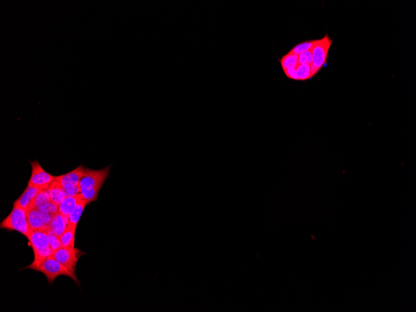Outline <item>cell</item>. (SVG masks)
<instances>
[{"label":"cell","instance_id":"cell-8","mask_svg":"<svg viewBox=\"0 0 416 312\" xmlns=\"http://www.w3.org/2000/svg\"><path fill=\"white\" fill-rule=\"evenodd\" d=\"M41 189L38 187L28 185L25 190L17 201H15L13 206L20 207L28 212L29 209L32 207L36 197Z\"/></svg>","mask_w":416,"mask_h":312},{"label":"cell","instance_id":"cell-11","mask_svg":"<svg viewBox=\"0 0 416 312\" xmlns=\"http://www.w3.org/2000/svg\"><path fill=\"white\" fill-rule=\"evenodd\" d=\"M68 224L69 216L58 212L51 220V229L58 237L61 238Z\"/></svg>","mask_w":416,"mask_h":312},{"label":"cell","instance_id":"cell-10","mask_svg":"<svg viewBox=\"0 0 416 312\" xmlns=\"http://www.w3.org/2000/svg\"><path fill=\"white\" fill-rule=\"evenodd\" d=\"M29 227L32 231H48L51 227L44 222L40 215L39 209L31 207L27 212Z\"/></svg>","mask_w":416,"mask_h":312},{"label":"cell","instance_id":"cell-24","mask_svg":"<svg viewBox=\"0 0 416 312\" xmlns=\"http://www.w3.org/2000/svg\"><path fill=\"white\" fill-rule=\"evenodd\" d=\"M296 68L290 69L287 71H284V73L286 76L295 81V76H296Z\"/></svg>","mask_w":416,"mask_h":312},{"label":"cell","instance_id":"cell-19","mask_svg":"<svg viewBox=\"0 0 416 312\" xmlns=\"http://www.w3.org/2000/svg\"><path fill=\"white\" fill-rule=\"evenodd\" d=\"M50 202H51V200L50 197H49L48 189H41L36 197L32 207L39 208Z\"/></svg>","mask_w":416,"mask_h":312},{"label":"cell","instance_id":"cell-21","mask_svg":"<svg viewBox=\"0 0 416 312\" xmlns=\"http://www.w3.org/2000/svg\"><path fill=\"white\" fill-rule=\"evenodd\" d=\"M47 233L48 234L49 243H50L51 248L53 253L57 249L61 248L62 244L60 238L55 235L51 229H49Z\"/></svg>","mask_w":416,"mask_h":312},{"label":"cell","instance_id":"cell-1","mask_svg":"<svg viewBox=\"0 0 416 312\" xmlns=\"http://www.w3.org/2000/svg\"><path fill=\"white\" fill-rule=\"evenodd\" d=\"M110 170L111 166L99 170L86 168L83 177L79 183V186L80 193L87 203L97 200L98 193L105 182L109 178Z\"/></svg>","mask_w":416,"mask_h":312},{"label":"cell","instance_id":"cell-14","mask_svg":"<svg viewBox=\"0 0 416 312\" xmlns=\"http://www.w3.org/2000/svg\"><path fill=\"white\" fill-rule=\"evenodd\" d=\"M38 209H39L40 215L42 216L44 222L51 227V220H52L54 216L56 214L59 212V206L50 202L40 207Z\"/></svg>","mask_w":416,"mask_h":312},{"label":"cell","instance_id":"cell-6","mask_svg":"<svg viewBox=\"0 0 416 312\" xmlns=\"http://www.w3.org/2000/svg\"><path fill=\"white\" fill-rule=\"evenodd\" d=\"M83 255H85L83 252L75 247H62L61 248L53 252L52 256L76 275V265L80 257Z\"/></svg>","mask_w":416,"mask_h":312},{"label":"cell","instance_id":"cell-3","mask_svg":"<svg viewBox=\"0 0 416 312\" xmlns=\"http://www.w3.org/2000/svg\"><path fill=\"white\" fill-rule=\"evenodd\" d=\"M0 227L19 232L26 238L31 231L29 227L26 211L17 206H13L12 212L1 222Z\"/></svg>","mask_w":416,"mask_h":312},{"label":"cell","instance_id":"cell-17","mask_svg":"<svg viewBox=\"0 0 416 312\" xmlns=\"http://www.w3.org/2000/svg\"><path fill=\"white\" fill-rule=\"evenodd\" d=\"M282 68L284 71L290 70V69L297 68L299 65L298 55L294 54L291 52H288L284 55L280 60Z\"/></svg>","mask_w":416,"mask_h":312},{"label":"cell","instance_id":"cell-20","mask_svg":"<svg viewBox=\"0 0 416 312\" xmlns=\"http://www.w3.org/2000/svg\"><path fill=\"white\" fill-rule=\"evenodd\" d=\"M315 42H316V40H310V41H306L297 44L290 51V52L299 55L301 53L305 52V51L312 50Z\"/></svg>","mask_w":416,"mask_h":312},{"label":"cell","instance_id":"cell-15","mask_svg":"<svg viewBox=\"0 0 416 312\" xmlns=\"http://www.w3.org/2000/svg\"><path fill=\"white\" fill-rule=\"evenodd\" d=\"M76 227H77L71 224H68V226H67L63 234L60 238L62 247H75Z\"/></svg>","mask_w":416,"mask_h":312},{"label":"cell","instance_id":"cell-7","mask_svg":"<svg viewBox=\"0 0 416 312\" xmlns=\"http://www.w3.org/2000/svg\"><path fill=\"white\" fill-rule=\"evenodd\" d=\"M30 164L32 166V173L28 184L41 189H48L49 185L55 181V177L47 173L37 160Z\"/></svg>","mask_w":416,"mask_h":312},{"label":"cell","instance_id":"cell-18","mask_svg":"<svg viewBox=\"0 0 416 312\" xmlns=\"http://www.w3.org/2000/svg\"><path fill=\"white\" fill-rule=\"evenodd\" d=\"M312 77L311 65H301V64H299L297 67L295 81H305Z\"/></svg>","mask_w":416,"mask_h":312},{"label":"cell","instance_id":"cell-13","mask_svg":"<svg viewBox=\"0 0 416 312\" xmlns=\"http://www.w3.org/2000/svg\"><path fill=\"white\" fill-rule=\"evenodd\" d=\"M84 198L81 193L73 197H66L59 206V212L62 215L68 216L75 209L76 204L80 200Z\"/></svg>","mask_w":416,"mask_h":312},{"label":"cell","instance_id":"cell-22","mask_svg":"<svg viewBox=\"0 0 416 312\" xmlns=\"http://www.w3.org/2000/svg\"><path fill=\"white\" fill-rule=\"evenodd\" d=\"M299 64L301 65H312V50L305 51L298 55Z\"/></svg>","mask_w":416,"mask_h":312},{"label":"cell","instance_id":"cell-12","mask_svg":"<svg viewBox=\"0 0 416 312\" xmlns=\"http://www.w3.org/2000/svg\"><path fill=\"white\" fill-rule=\"evenodd\" d=\"M48 190L51 202L58 205V206H59L62 201L66 198L63 189H62V186L57 180H55V181L49 185Z\"/></svg>","mask_w":416,"mask_h":312},{"label":"cell","instance_id":"cell-16","mask_svg":"<svg viewBox=\"0 0 416 312\" xmlns=\"http://www.w3.org/2000/svg\"><path fill=\"white\" fill-rule=\"evenodd\" d=\"M88 204L84 198L80 200L76 206L75 209L70 215H69V224L73 225L77 227L78 222L79 221L80 218L81 217L82 214L83 213L85 208Z\"/></svg>","mask_w":416,"mask_h":312},{"label":"cell","instance_id":"cell-23","mask_svg":"<svg viewBox=\"0 0 416 312\" xmlns=\"http://www.w3.org/2000/svg\"><path fill=\"white\" fill-rule=\"evenodd\" d=\"M64 193L66 197H73L80 193L79 184L75 186H62Z\"/></svg>","mask_w":416,"mask_h":312},{"label":"cell","instance_id":"cell-9","mask_svg":"<svg viewBox=\"0 0 416 312\" xmlns=\"http://www.w3.org/2000/svg\"><path fill=\"white\" fill-rule=\"evenodd\" d=\"M85 171H86V168L82 165H80L71 172L55 177V180L59 182L62 186H75V185L79 184Z\"/></svg>","mask_w":416,"mask_h":312},{"label":"cell","instance_id":"cell-5","mask_svg":"<svg viewBox=\"0 0 416 312\" xmlns=\"http://www.w3.org/2000/svg\"><path fill=\"white\" fill-rule=\"evenodd\" d=\"M332 43L333 40L328 34L323 38L316 40L312 49V63L311 65V71L313 77L326 64L328 52Z\"/></svg>","mask_w":416,"mask_h":312},{"label":"cell","instance_id":"cell-2","mask_svg":"<svg viewBox=\"0 0 416 312\" xmlns=\"http://www.w3.org/2000/svg\"><path fill=\"white\" fill-rule=\"evenodd\" d=\"M27 238L33 249L35 258L30 266L21 270L30 269L35 271L42 262L45 261L47 258L52 256L53 252L49 243L48 234L46 231L31 230Z\"/></svg>","mask_w":416,"mask_h":312},{"label":"cell","instance_id":"cell-4","mask_svg":"<svg viewBox=\"0 0 416 312\" xmlns=\"http://www.w3.org/2000/svg\"><path fill=\"white\" fill-rule=\"evenodd\" d=\"M35 271L45 275L49 284H53L56 278L60 275H66L70 277L80 287V283L75 274L69 271L66 267L57 261L52 256L47 258Z\"/></svg>","mask_w":416,"mask_h":312}]
</instances>
